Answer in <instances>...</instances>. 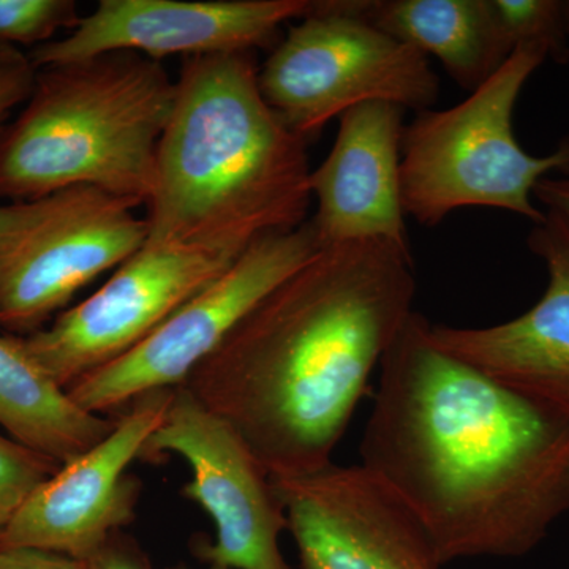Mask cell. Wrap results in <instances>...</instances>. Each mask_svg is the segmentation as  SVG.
Segmentation results:
<instances>
[{"label":"cell","mask_w":569,"mask_h":569,"mask_svg":"<svg viewBox=\"0 0 569 569\" xmlns=\"http://www.w3.org/2000/svg\"><path fill=\"white\" fill-rule=\"evenodd\" d=\"M413 312L380 365L361 466L445 565L519 559L569 512V417L441 350Z\"/></svg>","instance_id":"6da1fadb"},{"label":"cell","mask_w":569,"mask_h":569,"mask_svg":"<svg viewBox=\"0 0 569 569\" xmlns=\"http://www.w3.org/2000/svg\"><path fill=\"white\" fill-rule=\"evenodd\" d=\"M415 295L410 247H321L182 387L241 433L271 477L312 473L332 463Z\"/></svg>","instance_id":"7a4b0ae2"},{"label":"cell","mask_w":569,"mask_h":569,"mask_svg":"<svg viewBox=\"0 0 569 569\" xmlns=\"http://www.w3.org/2000/svg\"><path fill=\"white\" fill-rule=\"evenodd\" d=\"M258 71L252 52L183 61L157 149L146 244L239 257L307 222L309 141L266 103Z\"/></svg>","instance_id":"3957f363"},{"label":"cell","mask_w":569,"mask_h":569,"mask_svg":"<svg viewBox=\"0 0 569 569\" xmlns=\"http://www.w3.org/2000/svg\"><path fill=\"white\" fill-rule=\"evenodd\" d=\"M174 99L163 63L138 52L37 69L26 107L0 129V200L91 186L148 204Z\"/></svg>","instance_id":"277c9868"},{"label":"cell","mask_w":569,"mask_h":569,"mask_svg":"<svg viewBox=\"0 0 569 569\" xmlns=\"http://www.w3.org/2000/svg\"><path fill=\"white\" fill-rule=\"evenodd\" d=\"M550 56L541 44L516 48L507 62L447 110L418 112L402 138V203L407 217L436 227L463 208H492L537 224L546 212L533 192L552 171L569 173V138L545 157L523 151L512 114L523 86Z\"/></svg>","instance_id":"5b68a950"},{"label":"cell","mask_w":569,"mask_h":569,"mask_svg":"<svg viewBox=\"0 0 569 569\" xmlns=\"http://www.w3.org/2000/svg\"><path fill=\"white\" fill-rule=\"evenodd\" d=\"M359 7L361 0H316L258 71L266 103L306 141L362 103L421 112L437 102L440 80L429 59L367 21Z\"/></svg>","instance_id":"8992f818"},{"label":"cell","mask_w":569,"mask_h":569,"mask_svg":"<svg viewBox=\"0 0 569 569\" xmlns=\"http://www.w3.org/2000/svg\"><path fill=\"white\" fill-rule=\"evenodd\" d=\"M134 209L91 186L0 203V331H41L78 291L142 249L148 223Z\"/></svg>","instance_id":"52a82bcc"},{"label":"cell","mask_w":569,"mask_h":569,"mask_svg":"<svg viewBox=\"0 0 569 569\" xmlns=\"http://www.w3.org/2000/svg\"><path fill=\"white\" fill-rule=\"evenodd\" d=\"M312 222L258 239L208 287L171 313L151 336L67 392L82 410L107 415L134 400L186 383L272 288L320 250Z\"/></svg>","instance_id":"ba28073f"},{"label":"cell","mask_w":569,"mask_h":569,"mask_svg":"<svg viewBox=\"0 0 569 569\" xmlns=\"http://www.w3.org/2000/svg\"><path fill=\"white\" fill-rule=\"evenodd\" d=\"M168 455L192 468L182 496L203 508L216 527V541L193 538L198 560L224 569H295L280 548L288 522L271 473L241 433L186 387L173 389L141 459L163 462Z\"/></svg>","instance_id":"9c48e42d"},{"label":"cell","mask_w":569,"mask_h":569,"mask_svg":"<svg viewBox=\"0 0 569 569\" xmlns=\"http://www.w3.org/2000/svg\"><path fill=\"white\" fill-rule=\"evenodd\" d=\"M236 258L192 247L144 244L96 293L24 337L26 347L69 389L140 346Z\"/></svg>","instance_id":"30bf717a"},{"label":"cell","mask_w":569,"mask_h":569,"mask_svg":"<svg viewBox=\"0 0 569 569\" xmlns=\"http://www.w3.org/2000/svg\"><path fill=\"white\" fill-rule=\"evenodd\" d=\"M301 569H441L436 542L361 463L272 477Z\"/></svg>","instance_id":"8fae6325"},{"label":"cell","mask_w":569,"mask_h":569,"mask_svg":"<svg viewBox=\"0 0 569 569\" xmlns=\"http://www.w3.org/2000/svg\"><path fill=\"white\" fill-rule=\"evenodd\" d=\"M173 389L134 400L114 430L63 463L0 531V548H31L91 560L116 531L137 518L142 485L129 473L149 437L162 425Z\"/></svg>","instance_id":"7c38bea8"},{"label":"cell","mask_w":569,"mask_h":569,"mask_svg":"<svg viewBox=\"0 0 569 569\" xmlns=\"http://www.w3.org/2000/svg\"><path fill=\"white\" fill-rule=\"evenodd\" d=\"M316 0H102L61 40L33 48V69L130 51L168 56L238 54L277 43L284 22Z\"/></svg>","instance_id":"4fadbf2b"},{"label":"cell","mask_w":569,"mask_h":569,"mask_svg":"<svg viewBox=\"0 0 569 569\" xmlns=\"http://www.w3.org/2000/svg\"><path fill=\"white\" fill-rule=\"evenodd\" d=\"M529 236L548 287L527 312L486 328L430 323L437 347L535 402L569 417V222L545 211Z\"/></svg>","instance_id":"5bb4252c"},{"label":"cell","mask_w":569,"mask_h":569,"mask_svg":"<svg viewBox=\"0 0 569 569\" xmlns=\"http://www.w3.org/2000/svg\"><path fill=\"white\" fill-rule=\"evenodd\" d=\"M403 108L362 103L340 116L335 146L310 173L318 244L385 239L410 247L402 203Z\"/></svg>","instance_id":"9a60e30c"},{"label":"cell","mask_w":569,"mask_h":569,"mask_svg":"<svg viewBox=\"0 0 569 569\" xmlns=\"http://www.w3.org/2000/svg\"><path fill=\"white\" fill-rule=\"evenodd\" d=\"M359 14L473 92L512 54L492 0H361Z\"/></svg>","instance_id":"2e32d148"},{"label":"cell","mask_w":569,"mask_h":569,"mask_svg":"<svg viewBox=\"0 0 569 569\" xmlns=\"http://www.w3.org/2000/svg\"><path fill=\"white\" fill-rule=\"evenodd\" d=\"M118 418L82 410L24 337L0 331V426L14 441L63 466L110 436Z\"/></svg>","instance_id":"e0dca14e"},{"label":"cell","mask_w":569,"mask_h":569,"mask_svg":"<svg viewBox=\"0 0 569 569\" xmlns=\"http://www.w3.org/2000/svg\"><path fill=\"white\" fill-rule=\"evenodd\" d=\"M501 31L512 50L541 44L550 56L569 58L565 2L557 0H492Z\"/></svg>","instance_id":"ac0fdd59"},{"label":"cell","mask_w":569,"mask_h":569,"mask_svg":"<svg viewBox=\"0 0 569 569\" xmlns=\"http://www.w3.org/2000/svg\"><path fill=\"white\" fill-rule=\"evenodd\" d=\"M80 20L73 0H0V44L41 47Z\"/></svg>","instance_id":"d6986e66"},{"label":"cell","mask_w":569,"mask_h":569,"mask_svg":"<svg viewBox=\"0 0 569 569\" xmlns=\"http://www.w3.org/2000/svg\"><path fill=\"white\" fill-rule=\"evenodd\" d=\"M61 463L0 433V530L6 529L37 489Z\"/></svg>","instance_id":"ffe728a7"},{"label":"cell","mask_w":569,"mask_h":569,"mask_svg":"<svg viewBox=\"0 0 569 569\" xmlns=\"http://www.w3.org/2000/svg\"><path fill=\"white\" fill-rule=\"evenodd\" d=\"M37 70L24 54L0 67V129L13 108L26 103L36 82Z\"/></svg>","instance_id":"44dd1931"},{"label":"cell","mask_w":569,"mask_h":569,"mask_svg":"<svg viewBox=\"0 0 569 569\" xmlns=\"http://www.w3.org/2000/svg\"><path fill=\"white\" fill-rule=\"evenodd\" d=\"M88 563L92 569H153L140 542L123 530L112 533Z\"/></svg>","instance_id":"7402d4cb"},{"label":"cell","mask_w":569,"mask_h":569,"mask_svg":"<svg viewBox=\"0 0 569 569\" xmlns=\"http://www.w3.org/2000/svg\"><path fill=\"white\" fill-rule=\"evenodd\" d=\"M0 569H92L88 561L31 548H0Z\"/></svg>","instance_id":"603a6c76"},{"label":"cell","mask_w":569,"mask_h":569,"mask_svg":"<svg viewBox=\"0 0 569 569\" xmlns=\"http://www.w3.org/2000/svg\"><path fill=\"white\" fill-rule=\"evenodd\" d=\"M533 198L546 211L559 213L569 222V174L541 179L535 187Z\"/></svg>","instance_id":"cb8c5ba5"},{"label":"cell","mask_w":569,"mask_h":569,"mask_svg":"<svg viewBox=\"0 0 569 569\" xmlns=\"http://www.w3.org/2000/svg\"><path fill=\"white\" fill-rule=\"evenodd\" d=\"M21 56L18 48L9 47V44H0V67L14 61V59L21 58Z\"/></svg>","instance_id":"d4e9b609"},{"label":"cell","mask_w":569,"mask_h":569,"mask_svg":"<svg viewBox=\"0 0 569 569\" xmlns=\"http://www.w3.org/2000/svg\"><path fill=\"white\" fill-rule=\"evenodd\" d=\"M565 26H567V37L569 44V2H565Z\"/></svg>","instance_id":"484cf974"},{"label":"cell","mask_w":569,"mask_h":569,"mask_svg":"<svg viewBox=\"0 0 569 569\" xmlns=\"http://www.w3.org/2000/svg\"><path fill=\"white\" fill-rule=\"evenodd\" d=\"M168 569H194V568H189V567H183V565H178V567L168 568ZM208 569H224V568H219V567H208Z\"/></svg>","instance_id":"4316f807"},{"label":"cell","mask_w":569,"mask_h":569,"mask_svg":"<svg viewBox=\"0 0 569 569\" xmlns=\"http://www.w3.org/2000/svg\"><path fill=\"white\" fill-rule=\"evenodd\" d=\"M0 531H2V530H0Z\"/></svg>","instance_id":"83f0119b"}]
</instances>
